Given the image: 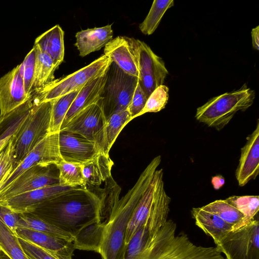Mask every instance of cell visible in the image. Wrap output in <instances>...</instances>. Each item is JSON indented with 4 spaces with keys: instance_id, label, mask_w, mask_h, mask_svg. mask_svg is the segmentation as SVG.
Returning a JSON list of instances; mask_svg holds the SVG:
<instances>
[{
    "instance_id": "cell-1",
    "label": "cell",
    "mask_w": 259,
    "mask_h": 259,
    "mask_svg": "<svg viewBox=\"0 0 259 259\" xmlns=\"http://www.w3.org/2000/svg\"><path fill=\"white\" fill-rule=\"evenodd\" d=\"M31 213L69 234L74 239L90 227L101 223L102 219L99 197L80 187L44 202Z\"/></svg>"
},
{
    "instance_id": "cell-2",
    "label": "cell",
    "mask_w": 259,
    "mask_h": 259,
    "mask_svg": "<svg viewBox=\"0 0 259 259\" xmlns=\"http://www.w3.org/2000/svg\"><path fill=\"white\" fill-rule=\"evenodd\" d=\"M176 228L167 220L154 233L147 230L138 259H226L217 247L197 246L184 233L176 235Z\"/></svg>"
},
{
    "instance_id": "cell-3",
    "label": "cell",
    "mask_w": 259,
    "mask_h": 259,
    "mask_svg": "<svg viewBox=\"0 0 259 259\" xmlns=\"http://www.w3.org/2000/svg\"><path fill=\"white\" fill-rule=\"evenodd\" d=\"M138 196L137 183L115 202L107 219L103 223L98 252L102 259H124V239L127 224Z\"/></svg>"
},
{
    "instance_id": "cell-4",
    "label": "cell",
    "mask_w": 259,
    "mask_h": 259,
    "mask_svg": "<svg viewBox=\"0 0 259 259\" xmlns=\"http://www.w3.org/2000/svg\"><path fill=\"white\" fill-rule=\"evenodd\" d=\"M255 94L246 84L239 89L214 97L197 108L195 118L218 131L223 128L238 111H244L253 104Z\"/></svg>"
},
{
    "instance_id": "cell-5",
    "label": "cell",
    "mask_w": 259,
    "mask_h": 259,
    "mask_svg": "<svg viewBox=\"0 0 259 259\" xmlns=\"http://www.w3.org/2000/svg\"><path fill=\"white\" fill-rule=\"evenodd\" d=\"M112 61L102 55L87 66L65 77L53 81L33 94L36 103L53 100L72 92L80 90L91 80L104 74Z\"/></svg>"
},
{
    "instance_id": "cell-6",
    "label": "cell",
    "mask_w": 259,
    "mask_h": 259,
    "mask_svg": "<svg viewBox=\"0 0 259 259\" xmlns=\"http://www.w3.org/2000/svg\"><path fill=\"white\" fill-rule=\"evenodd\" d=\"M52 105V100L34 102L27 120L16 137L14 167L50 134Z\"/></svg>"
},
{
    "instance_id": "cell-7",
    "label": "cell",
    "mask_w": 259,
    "mask_h": 259,
    "mask_svg": "<svg viewBox=\"0 0 259 259\" xmlns=\"http://www.w3.org/2000/svg\"><path fill=\"white\" fill-rule=\"evenodd\" d=\"M138 78L123 71L112 62L106 71V82L100 96L106 119L111 115L129 106Z\"/></svg>"
},
{
    "instance_id": "cell-8",
    "label": "cell",
    "mask_w": 259,
    "mask_h": 259,
    "mask_svg": "<svg viewBox=\"0 0 259 259\" xmlns=\"http://www.w3.org/2000/svg\"><path fill=\"white\" fill-rule=\"evenodd\" d=\"M139 71L138 82L148 99L158 87L163 85L168 72L163 60L144 41L128 37Z\"/></svg>"
},
{
    "instance_id": "cell-9",
    "label": "cell",
    "mask_w": 259,
    "mask_h": 259,
    "mask_svg": "<svg viewBox=\"0 0 259 259\" xmlns=\"http://www.w3.org/2000/svg\"><path fill=\"white\" fill-rule=\"evenodd\" d=\"M216 247L226 259H259L258 216L230 231Z\"/></svg>"
},
{
    "instance_id": "cell-10",
    "label": "cell",
    "mask_w": 259,
    "mask_h": 259,
    "mask_svg": "<svg viewBox=\"0 0 259 259\" xmlns=\"http://www.w3.org/2000/svg\"><path fill=\"white\" fill-rule=\"evenodd\" d=\"M63 161L59 150V133L49 134L14 168L0 184V193L30 168L57 165Z\"/></svg>"
},
{
    "instance_id": "cell-11",
    "label": "cell",
    "mask_w": 259,
    "mask_h": 259,
    "mask_svg": "<svg viewBox=\"0 0 259 259\" xmlns=\"http://www.w3.org/2000/svg\"><path fill=\"white\" fill-rule=\"evenodd\" d=\"M58 185H60L59 172L56 165H35L24 172L0 193V203L19 194Z\"/></svg>"
},
{
    "instance_id": "cell-12",
    "label": "cell",
    "mask_w": 259,
    "mask_h": 259,
    "mask_svg": "<svg viewBox=\"0 0 259 259\" xmlns=\"http://www.w3.org/2000/svg\"><path fill=\"white\" fill-rule=\"evenodd\" d=\"M106 121L101 104L98 101L78 113L61 131H66L81 135L94 143L98 149Z\"/></svg>"
},
{
    "instance_id": "cell-13",
    "label": "cell",
    "mask_w": 259,
    "mask_h": 259,
    "mask_svg": "<svg viewBox=\"0 0 259 259\" xmlns=\"http://www.w3.org/2000/svg\"><path fill=\"white\" fill-rule=\"evenodd\" d=\"M59 145L61 156L66 162L81 165L99 153L94 143L79 134L66 131L59 132Z\"/></svg>"
},
{
    "instance_id": "cell-14",
    "label": "cell",
    "mask_w": 259,
    "mask_h": 259,
    "mask_svg": "<svg viewBox=\"0 0 259 259\" xmlns=\"http://www.w3.org/2000/svg\"><path fill=\"white\" fill-rule=\"evenodd\" d=\"M19 65L0 78V116L9 113L28 101Z\"/></svg>"
},
{
    "instance_id": "cell-15",
    "label": "cell",
    "mask_w": 259,
    "mask_h": 259,
    "mask_svg": "<svg viewBox=\"0 0 259 259\" xmlns=\"http://www.w3.org/2000/svg\"><path fill=\"white\" fill-rule=\"evenodd\" d=\"M75 188L60 185L43 187L14 196L0 205H5L18 214L31 213L44 202Z\"/></svg>"
},
{
    "instance_id": "cell-16",
    "label": "cell",
    "mask_w": 259,
    "mask_h": 259,
    "mask_svg": "<svg viewBox=\"0 0 259 259\" xmlns=\"http://www.w3.org/2000/svg\"><path fill=\"white\" fill-rule=\"evenodd\" d=\"M241 149L239 164L235 177L239 186H245L251 180L256 179L259 172V122L255 130L246 138Z\"/></svg>"
},
{
    "instance_id": "cell-17",
    "label": "cell",
    "mask_w": 259,
    "mask_h": 259,
    "mask_svg": "<svg viewBox=\"0 0 259 259\" xmlns=\"http://www.w3.org/2000/svg\"><path fill=\"white\" fill-rule=\"evenodd\" d=\"M104 55L109 57L125 73L137 77L139 74L135 57L128 37L118 36L104 47Z\"/></svg>"
},
{
    "instance_id": "cell-18",
    "label": "cell",
    "mask_w": 259,
    "mask_h": 259,
    "mask_svg": "<svg viewBox=\"0 0 259 259\" xmlns=\"http://www.w3.org/2000/svg\"><path fill=\"white\" fill-rule=\"evenodd\" d=\"M17 236L47 250L72 256L75 250L73 242L51 234L26 228H18Z\"/></svg>"
},
{
    "instance_id": "cell-19",
    "label": "cell",
    "mask_w": 259,
    "mask_h": 259,
    "mask_svg": "<svg viewBox=\"0 0 259 259\" xmlns=\"http://www.w3.org/2000/svg\"><path fill=\"white\" fill-rule=\"evenodd\" d=\"M106 80V72L101 76L90 81L83 87L70 106L60 131L78 113L100 99Z\"/></svg>"
},
{
    "instance_id": "cell-20",
    "label": "cell",
    "mask_w": 259,
    "mask_h": 259,
    "mask_svg": "<svg viewBox=\"0 0 259 259\" xmlns=\"http://www.w3.org/2000/svg\"><path fill=\"white\" fill-rule=\"evenodd\" d=\"M34 105L32 97L9 113L0 116V152L24 124Z\"/></svg>"
},
{
    "instance_id": "cell-21",
    "label": "cell",
    "mask_w": 259,
    "mask_h": 259,
    "mask_svg": "<svg viewBox=\"0 0 259 259\" xmlns=\"http://www.w3.org/2000/svg\"><path fill=\"white\" fill-rule=\"evenodd\" d=\"M113 164L109 156L102 153H99L93 159L81 164L85 189L92 191L99 188L112 177Z\"/></svg>"
},
{
    "instance_id": "cell-22",
    "label": "cell",
    "mask_w": 259,
    "mask_h": 259,
    "mask_svg": "<svg viewBox=\"0 0 259 259\" xmlns=\"http://www.w3.org/2000/svg\"><path fill=\"white\" fill-rule=\"evenodd\" d=\"M113 34L112 25L82 30L76 33L74 45L79 56L83 57L105 47L112 39Z\"/></svg>"
},
{
    "instance_id": "cell-23",
    "label": "cell",
    "mask_w": 259,
    "mask_h": 259,
    "mask_svg": "<svg viewBox=\"0 0 259 259\" xmlns=\"http://www.w3.org/2000/svg\"><path fill=\"white\" fill-rule=\"evenodd\" d=\"M191 213L195 221V224L212 238L215 245L232 230V225L201 207L193 208Z\"/></svg>"
},
{
    "instance_id": "cell-24",
    "label": "cell",
    "mask_w": 259,
    "mask_h": 259,
    "mask_svg": "<svg viewBox=\"0 0 259 259\" xmlns=\"http://www.w3.org/2000/svg\"><path fill=\"white\" fill-rule=\"evenodd\" d=\"M34 46L49 55L57 67L63 61L64 31L59 25H56L38 36L35 39Z\"/></svg>"
},
{
    "instance_id": "cell-25",
    "label": "cell",
    "mask_w": 259,
    "mask_h": 259,
    "mask_svg": "<svg viewBox=\"0 0 259 259\" xmlns=\"http://www.w3.org/2000/svg\"><path fill=\"white\" fill-rule=\"evenodd\" d=\"M132 120L127 108L107 118L98 147L99 152L109 155V152L121 131Z\"/></svg>"
},
{
    "instance_id": "cell-26",
    "label": "cell",
    "mask_w": 259,
    "mask_h": 259,
    "mask_svg": "<svg viewBox=\"0 0 259 259\" xmlns=\"http://www.w3.org/2000/svg\"><path fill=\"white\" fill-rule=\"evenodd\" d=\"M201 207L217 215L226 223L232 225V230L239 228L249 222L246 220L241 211L226 199L217 200Z\"/></svg>"
},
{
    "instance_id": "cell-27",
    "label": "cell",
    "mask_w": 259,
    "mask_h": 259,
    "mask_svg": "<svg viewBox=\"0 0 259 259\" xmlns=\"http://www.w3.org/2000/svg\"><path fill=\"white\" fill-rule=\"evenodd\" d=\"M34 92L38 91L52 82L54 73L58 68L47 54L41 52L36 46Z\"/></svg>"
},
{
    "instance_id": "cell-28",
    "label": "cell",
    "mask_w": 259,
    "mask_h": 259,
    "mask_svg": "<svg viewBox=\"0 0 259 259\" xmlns=\"http://www.w3.org/2000/svg\"><path fill=\"white\" fill-rule=\"evenodd\" d=\"M26 228L46 233L73 242L74 237L56 227L31 213L19 214L18 228Z\"/></svg>"
},
{
    "instance_id": "cell-29",
    "label": "cell",
    "mask_w": 259,
    "mask_h": 259,
    "mask_svg": "<svg viewBox=\"0 0 259 259\" xmlns=\"http://www.w3.org/2000/svg\"><path fill=\"white\" fill-rule=\"evenodd\" d=\"M174 5L173 0H155L144 21L139 24L140 31L145 35H151L157 28L167 9Z\"/></svg>"
},
{
    "instance_id": "cell-30",
    "label": "cell",
    "mask_w": 259,
    "mask_h": 259,
    "mask_svg": "<svg viewBox=\"0 0 259 259\" xmlns=\"http://www.w3.org/2000/svg\"><path fill=\"white\" fill-rule=\"evenodd\" d=\"M79 91L72 92L52 100L50 134L60 132L65 116Z\"/></svg>"
},
{
    "instance_id": "cell-31",
    "label": "cell",
    "mask_w": 259,
    "mask_h": 259,
    "mask_svg": "<svg viewBox=\"0 0 259 259\" xmlns=\"http://www.w3.org/2000/svg\"><path fill=\"white\" fill-rule=\"evenodd\" d=\"M0 245L2 252L10 259H28L18 237L0 220Z\"/></svg>"
},
{
    "instance_id": "cell-32",
    "label": "cell",
    "mask_w": 259,
    "mask_h": 259,
    "mask_svg": "<svg viewBox=\"0 0 259 259\" xmlns=\"http://www.w3.org/2000/svg\"><path fill=\"white\" fill-rule=\"evenodd\" d=\"M56 165L59 172L60 185L71 187H80L85 189V181L81 165L63 160Z\"/></svg>"
},
{
    "instance_id": "cell-33",
    "label": "cell",
    "mask_w": 259,
    "mask_h": 259,
    "mask_svg": "<svg viewBox=\"0 0 259 259\" xmlns=\"http://www.w3.org/2000/svg\"><path fill=\"white\" fill-rule=\"evenodd\" d=\"M226 200L241 211L248 222L258 216L259 196L257 195L232 196Z\"/></svg>"
},
{
    "instance_id": "cell-34",
    "label": "cell",
    "mask_w": 259,
    "mask_h": 259,
    "mask_svg": "<svg viewBox=\"0 0 259 259\" xmlns=\"http://www.w3.org/2000/svg\"><path fill=\"white\" fill-rule=\"evenodd\" d=\"M36 57V48L33 46L31 50L26 56L23 61L19 64L25 90L29 96H31L34 93Z\"/></svg>"
},
{
    "instance_id": "cell-35",
    "label": "cell",
    "mask_w": 259,
    "mask_h": 259,
    "mask_svg": "<svg viewBox=\"0 0 259 259\" xmlns=\"http://www.w3.org/2000/svg\"><path fill=\"white\" fill-rule=\"evenodd\" d=\"M168 99V88L164 85L157 87L150 95L139 116L147 112H158L164 109Z\"/></svg>"
},
{
    "instance_id": "cell-36",
    "label": "cell",
    "mask_w": 259,
    "mask_h": 259,
    "mask_svg": "<svg viewBox=\"0 0 259 259\" xmlns=\"http://www.w3.org/2000/svg\"><path fill=\"white\" fill-rule=\"evenodd\" d=\"M17 134L11 138L8 144L0 152V184L15 166V140Z\"/></svg>"
},
{
    "instance_id": "cell-37",
    "label": "cell",
    "mask_w": 259,
    "mask_h": 259,
    "mask_svg": "<svg viewBox=\"0 0 259 259\" xmlns=\"http://www.w3.org/2000/svg\"><path fill=\"white\" fill-rule=\"evenodd\" d=\"M18 238L21 247L28 259H72V256L64 255L47 250L27 240Z\"/></svg>"
},
{
    "instance_id": "cell-38",
    "label": "cell",
    "mask_w": 259,
    "mask_h": 259,
    "mask_svg": "<svg viewBox=\"0 0 259 259\" xmlns=\"http://www.w3.org/2000/svg\"><path fill=\"white\" fill-rule=\"evenodd\" d=\"M147 234V228L143 227L133 236L126 246L124 259H138Z\"/></svg>"
},
{
    "instance_id": "cell-39",
    "label": "cell",
    "mask_w": 259,
    "mask_h": 259,
    "mask_svg": "<svg viewBox=\"0 0 259 259\" xmlns=\"http://www.w3.org/2000/svg\"><path fill=\"white\" fill-rule=\"evenodd\" d=\"M147 99L144 92L138 82L131 102L127 108L132 119L139 116L145 106Z\"/></svg>"
},
{
    "instance_id": "cell-40",
    "label": "cell",
    "mask_w": 259,
    "mask_h": 259,
    "mask_svg": "<svg viewBox=\"0 0 259 259\" xmlns=\"http://www.w3.org/2000/svg\"><path fill=\"white\" fill-rule=\"evenodd\" d=\"M19 220V214L5 205H0V220L16 236Z\"/></svg>"
},
{
    "instance_id": "cell-41",
    "label": "cell",
    "mask_w": 259,
    "mask_h": 259,
    "mask_svg": "<svg viewBox=\"0 0 259 259\" xmlns=\"http://www.w3.org/2000/svg\"><path fill=\"white\" fill-rule=\"evenodd\" d=\"M252 44L253 48L255 50L259 49V26L253 28L251 31Z\"/></svg>"
},
{
    "instance_id": "cell-42",
    "label": "cell",
    "mask_w": 259,
    "mask_h": 259,
    "mask_svg": "<svg viewBox=\"0 0 259 259\" xmlns=\"http://www.w3.org/2000/svg\"><path fill=\"white\" fill-rule=\"evenodd\" d=\"M212 184L214 189H220L225 183V180L223 177L217 176L212 179Z\"/></svg>"
},
{
    "instance_id": "cell-43",
    "label": "cell",
    "mask_w": 259,
    "mask_h": 259,
    "mask_svg": "<svg viewBox=\"0 0 259 259\" xmlns=\"http://www.w3.org/2000/svg\"><path fill=\"white\" fill-rule=\"evenodd\" d=\"M0 259H10L5 253L2 252L0 254Z\"/></svg>"
},
{
    "instance_id": "cell-44",
    "label": "cell",
    "mask_w": 259,
    "mask_h": 259,
    "mask_svg": "<svg viewBox=\"0 0 259 259\" xmlns=\"http://www.w3.org/2000/svg\"><path fill=\"white\" fill-rule=\"evenodd\" d=\"M2 252V250L1 246L0 245V254H1Z\"/></svg>"
}]
</instances>
